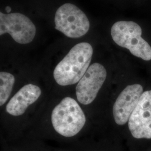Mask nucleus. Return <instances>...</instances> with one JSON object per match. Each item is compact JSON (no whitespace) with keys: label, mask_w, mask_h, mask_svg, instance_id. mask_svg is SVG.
Instances as JSON below:
<instances>
[{"label":"nucleus","mask_w":151,"mask_h":151,"mask_svg":"<svg viewBox=\"0 0 151 151\" xmlns=\"http://www.w3.org/2000/svg\"><path fill=\"white\" fill-rule=\"evenodd\" d=\"M132 136L137 139H151V90L143 92L128 120Z\"/></svg>","instance_id":"nucleus-7"},{"label":"nucleus","mask_w":151,"mask_h":151,"mask_svg":"<svg viewBox=\"0 0 151 151\" xmlns=\"http://www.w3.org/2000/svg\"><path fill=\"white\" fill-rule=\"evenodd\" d=\"M93 49L86 42L77 44L57 65L53 76L60 86H68L78 82L84 76L91 61Z\"/></svg>","instance_id":"nucleus-1"},{"label":"nucleus","mask_w":151,"mask_h":151,"mask_svg":"<svg viewBox=\"0 0 151 151\" xmlns=\"http://www.w3.org/2000/svg\"><path fill=\"white\" fill-rule=\"evenodd\" d=\"M41 93L40 88L36 85L28 84L22 87L7 104V113L12 116L22 115L29 105L38 100Z\"/></svg>","instance_id":"nucleus-9"},{"label":"nucleus","mask_w":151,"mask_h":151,"mask_svg":"<svg viewBox=\"0 0 151 151\" xmlns=\"http://www.w3.org/2000/svg\"><path fill=\"white\" fill-rule=\"evenodd\" d=\"M142 29L133 22L120 21L115 22L111 29V35L115 43L128 49L137 57L145 60H151V47L142 38Z\"/></svg>","instance_id":"nucleus-3"},{"label":"nucleus","mask_w":151,"mask_h":151,"mask_svg":"<svg viewBox=\"0 0 151 151\" xmlns=\"http://www.w3.org/2000/svg\"><path fill=\"white\" fill-rule=\"evenodd\" d=\"M143 93V87L134 84L126 87L119 94L114 104L113 116L115 123L123 125L127 123Z\"/></svg>","instance_id":"nucleus-8"},{"label":"nucleus","mask_w":151,"mask_h":151,"mask_svg":"<svg viewBox=\"0 0 151 151\" xmlns=\"http://www.w3.org/2000/svg\"><path fill=\"white\" fill-rule=\"evenodd\" d=\"M51 120L55 130L65 137L76 135L86 123L83 110L75 100L70 97L64 98L54 108Z\"/></svg>","instance_id":"nucleus-2"},{"label":"nucleus","mask_w":151,"mask_h":151,"mask_svg":"<svg viewBox=\"0 0 151 151\" xmlns=\"http://www.w3.org/2000/svg\"><path fill=\"white\" fill-rule=\"evenodd\" d=\"M6 11L7 12V13H10L11 11V8L9 6H7L6 7Z\"/></svg>","instance_id":"nucleus-11"},{"label":"nucleus","mask_w":151,"mask_h":151,"mask_svg":"<svg viewBox=\"0 0 151 151\" xmlns=\"http://www.w3.org/2000/svg\"><path fill=\"white\" fill-rule=\"evenodd\" d=\"M55 28L67 37L78 38L85 35L90 29L86 14L75 5L65 4L55 12Z\"/></svg>","instance_id":"nucleus-4"},{"label":"nucleus","mask_w":151,"mask_h":151,"mask_svg":"<svg viewBox=\"0 0 151 151\" xmlns=\"http://www.w3.org/2000/svg\"><path fill=\"white\" fill-rule=\"evenodd\" d=\"M6 33L17 43L25 44L32 42L36 27L29 17L21 13L0 12V35Z\"/></svg>","instance_id":"nucleus-5"},{"label":"nucleus","mask_w":151,"mask_h":151,"mask_svg":"<svg viewBox=\"0 0 151 151\" xmlns=\"http://www.w3.org/2000/svg\"><path fill=\"white\" fill-rule=\"evenodd\" d=\"M106 70L103 65L95 63L90 65L76 87L77 100L83 105L92 103L106 78Z\"/></svg>","instance_id":"nucleus-6"},{"label":"nucleus","mask_w":151,"mask_h":151,"mask_svg":"<svg viewBox=\"0 0 151 151\" xmlns=\"http://www.w3.org/2000/svg\"><path fill=\"white\" fill-rule=\"evenodd\" d=\"M15 79L11 73L1 72L0 73V105L5 104L10 97Z\"/></svg>","instance_id":"nucleus-10"}]
</instances>
